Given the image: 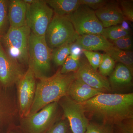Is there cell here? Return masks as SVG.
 I'll use <instances>...</instances> for the list:
<instances>
[{"instance_id": "obj_7", "label": "cell", "mask_w": 133, "mask_h": 133, "mask_svg": "<svg viewBox=\"0 0 133 133\" xmlns=\"http://www.w3.org/2000/svg\"><path fill=\"white\" fill-rule=\"evenodd\" d=\"M65 17L71 22L79 35H101L104 28L95 10L85 5H80L76 11Z\"/></svg>"}, {"instance_id": "obj_24", "label": "cell", "mask_w": 133, "mask_h": 133, "mask_svg": "<svg viewBox=\"0 0 133 133\" xmlns=\"http://www.w3.org/2000/svg\"><path fill=\"white\" fill-rule=\"evenodd\" d=\"M109 41L119 49L125 51H132V50L133 39L131 34L115 41Z\"/></svg>"}, {"instance_id": "obj_14", "label": "cell", "mask_w": 133, "mask_h": 133, "mask_svg": "<svg viewBox=\"0 0 133 133\" xmlns=\"http://www.w3.org/2000/svg\"><path fill=\"white\" fill-rule=\"evenodd\" d=\"M74 43L83 50L90 51H102L105 52L114 46L102 35L96 34L79 35Z\"/></svg>"}, {"instance_id": "obj_2", "label": "cell", "mask_w": 133, "mask_h": 133, "mask_svg": "<svg viewBox=\"0 0 133 133\" xmlns=\"http://www.w3.org/2000/svg\"><path fill=\"white\" fill-rule=\"evenodd\" d=\"M76 78V72L62 74L59 69L52 76L39 79L28 116L35 113L50 103L58 102L62 98L67 96L69 87Z\"/></svg>"}, {"instance_id": "obj_19", "label": "cell", "mask_w": 133, "mask_h": 133, "mask_svg": "<svg viewBox=\"0 0 133 133\" xmlns=\"http://www.w3.org/2000/svg\"><path fill=\"white\" fill-rule=\"evenodd\" d=\"M115 62L122 64L128 67L133 73V52L132 51H125L111 46L105 52Z\"/></svg>"}, {"instance_id": "obj_30", "label": "cell", "mask_w": 133, "mask_h": 133, "mask_svg": "<svg viewBox=\"0 0 133 133\" xmlns=\"http://www.w3.org/2000/svg\"><path fill=\"white\" fill-rule=\"evenodd\" d=\"M115 126L114 133H133V118L125 120Z\"/></svg>"}, {"instance_id": "obj_21", "label": "cell", "mask_w": 133, "mask_h": 133, "mask_svg": "<svg viewBox=\"0 0 133 133\" xmlns=\"http://www.w3.org/2000/svg\"><path fill=\"white\" fill-rule=\"evenodd\" d=\"M131 34L123 29L119 24L104 28L101 35L109 41L117 40Z\"/></svg>"}, {"instance_id": "obj_26", "label": "cell", "mask_w": 133, "mask_h": 133, "mask_svg": "<svg viewBox=\"0 0 133 133\" xmlns=\"http://www.w3.org/2000/svg\"><path fill=\"white\" fill-rule=\"evenodd\" d=\"M80 60H75L69 55L60 69L61 73L66 74L77 72L80 66Z\"/></svg>"}, {"instance_id": "obj_28", "label": "cell", "mask_w": 133, "mask_h": 133, "mask_svg": "<svg viewBox=\"0 0 133 133\" xmlns=\"http://www.w3.org/2000/svg\"><path fill=\"white\" fill-rule=\"evenodd\" d=\"M85 133H114V130L110 126L89 123Z\"/></svg>"}, {"instance_id": "obj_33", "label": "cell", "mask_w": 133, "mask_h": 133, "mask_svg": "<svg viewBox=\"0 0 133 133\" xmlns=\"http://www.w3.org/2000/svg\"><path fill=\"white\" fill-rule=\"evenodd\" d=\"M83 50L79 46L74 43L71 48L70 56L75 60L79 61Z\"/></svg>"}, {"instance_id": "obj_34", "label": "cell", "mask_w": 133, "mask_h": 133, "mask_svg": "<svg viewBox=\"0 0 133 133\" xmlns=\"http://www.w3.org/2000/svg\"><path fill=\"white\" fill-rule=\"evenodd\" d=\"M119 25L124 30L129 31V32H131V31H130L131 28H130V25H129L128 21L125 20H124L120 24H119Z\"/></svg>"}, {"instance_id": "obj_12", "label": "cell", "mask_w": 133, "mask_h": 133, "mask_svg": "<svg viewBox=\"0 0 133 133\" xmlns=\"http://www.w3.org/2000/svg\"><path fill=\"white\" fill-rule=\"evenodd\" d=\"M76 76L91 87L102 92L111 90L109 80L94 70L85 59H80V66Z\"/></svg>"}, {"instance_id": "obj_18", "label": "cell", "mask_w": 133, "mask_h": 133, "mask_svg": "<svg viewBox=\"0 0 133 133\" xmlns=\"http://www.w3.org/2000/svg\"><path fill=\"white\" fill-rule=\"evenodd\" d=\"M55 14L66 16L71 14L81 5L79 0H46Z\"/></svg>"}, {"instance_id": "obj_5", "label": "cell", "mask_w": 133, "mask_h": 133, "mask_svg": "<svg viewBox=\"0 0 133 133\" xmlns=\"http://www.w3.org/2000/svg\"><path fill=\"white\" fill-rule=\"evenodd\" d=\"M79 35L66 17L54 15L49 24L45 37L47 44L53 49L67 43H74Z\"/></svg>"}, {"instance_id": "obj_20", "label": "cell", "mask_w": 133, "mask_h": 133, "mask_svg": "<svg viewBox=\"0 0 133 133\" xmlns=\"http://www.w3.org/2000/svg\"><path fill=\"white\" fill-rule=\"evenodd\" d=\"M73 43H67L52 49V59L57 66H62L70 54Z\"/></svg>"}, {"instance_id": "obj_31", "label": "cell", "mask_w": 133, "mask_h": 133, "mask_svg": "<svg viewBox=\"0 0 133 133\" xmlns=\"http://www.w3.org/2000/svg\"><path fill=\"white\" fill-rule=\"evenodd\" d=\"M68 129V122L63 120L52 125L45 133H66Z\"/></svg>"}, {"instance_id": "obj_4", "label": "cell", "mask_w": 133, "mask_h": 133, "mask_svg": "<svg viewBox=\"0 0 133 133\" xmlns=\"http://www.w3.org/2000/svg\"><path fill=\"white\" fill-rule=\"evenodd\" d=\"M31 31L28 26L9 28L1 42L4 50L12 59L20 64H28L29 40Z\"/></svg>"}, {"instance_id": "obj_3", "label": "cell", "mask_w": 133, "mask_h": 133, "mask_svg": "<svg viewBox=\"0 0 133 133\" xmlns=\"http://www.w3.org/2000/svg\"><path fill=\"white\" fill-rule=\"evenodd\" d=\"M52 50L48 46L45 36H38L31 32L29 40V67L32 70L36 78L48 77L51 69Z\"/></svg>"}, {"instance_id": "obj_10", "label": "cell", "mask_w": 133, "mask_h": 133, "mask_svg": "<svg viewBox=\"0 0 133 133\" xmlns=\"http://www.w3.org/2000/svg\"><path fill=\"white\" fill-rule=\"evenodd\" d=\"M36 79L33 71L28 67L24 75L17 83L19 114L22 118L28 115L33 104L36 85Z\"/></svg>"}, {"instance_id": "obj_27", "label": "cell", "mask_w": 133, "mask_h": 133, "mask_svg": "<svg viewBox=\"0 0 133 133\" xmlns=\"http://www.w3.org/2000/svg\"><path fill=\"white\" fill-rule=\"evenodd\" d=\"M83 52L87 58L89 64L94 70H97L102 58V54L96 51L83 50Z\"/></svg>"}, {"instance_id": "obj_9", "label": "cell", "mask_w": 133, "mask_h": 133, "mask_svg": "<svg viewBox=\"0 0 133 133\" xmlns=\"http://www.w3.org/2000/svg\"><path fill=\"white\" fill-rule=\"evenodd\" d=\"M73 133H85L89 124L83 107L80 103L69 96L62 98L58 102Z\"/></svg>"}, {"instance_id": "obj_25", "label": "cell", "mask_w": 133, "mask_h": 133, "mask_svg": "<svg viewBox=\"0 0 133 133\" xmlns=\"http://www.w3.org/2000/svg\"><path fill=\"white\" fill-rule=\"evenodd\" d=\"M118 1L125 20L132 22L133 1L132 0H122Z\"/></svg>"}, {"instance_id": "obj_17", "label": "cell", "mask_w": 133, "mask_h": 133, "mask_svg": "<svg viewBox=\"0 0 133 133\" xmlns=\"http://www.w3.org/2000/svg\"><path fill=\"white\" fill-rule=\"evenodd\" d=\"M132 75L127 66L118 63L110 75L109 81L111 88H119L131 85Z\"/></svg>"}, {"instance_id": "obj_16", "label": "cell", "mask_w": 133, "mask_h": 133, "mask_svg": "<svg viewBox=\"0 0 133 133\" xmlns=\"http://www.w3.org/2000/svg\"><path fill=\"white\" fill-rule=\"evenodd\" d=\"M28 5L24 0L9 1L8 16L10 27L19 28L26 25Z\"/></svg>"}, {"instance_id": "obj_32", "label": "cell", "mask_w": 133, "mask_h": 133, "mask_svg": "<svg viewBox=\"0 0 133 133\" xmlns=\"http://www.w3.org/2000/svg\"><path fill=\"white\" fill-rule=\"evenodd\" d=\"M80 5H85L93 10H97L103 6L108 1L106 0H79Z\"/></svg>"}, {"instance_id": "obj_15", "label": "cell", "mask_w": 133, "mask_h": 133, "mask_svg": "<svg viewBox=\"0 0 133 133\" xmlns=\"http://www.w3.org/2000/svg\"><path fill=\"white\" fill-rule=\"evenodd\" d=\"M102 93L103 92L91 87L76 78L69 87L67 96L76 102L81 103Z\"/></svg>"}, {"instance_id": "obj_8", "label": "cell", "mask_w": 133, "mask_h": 133, "mask_svg": "<svg viewBox=\"0 0 133 133\" xmlns=\"http://www.w3.org/2000/svg\"><path fill=\"white\" fill-rule=\"evenodd\" d=\"M58 102L50 103L34 114L22 118L29 133H43L52 126L57 112Z\"/></svg>"}, {"instance_id": "obj_6", "label": "cell", "mask_w": 133, "mask_h": 133, "mask_svg": "<svg viewBox=\"0 0 133 133\" xmlns=\"http://www.w3.org/2000/svg\"><path fill=\"white\" fill-rule=\"evenodd\" d=\"M26 25L31 32L38 36H45L54 12L45 1L35 0L27 4Z\"/></svg>"}, {"instance_id": "obj_1", "label": "cell", "mask_w": 133, "mask_h": 133, "mask_svg": "<svg viewBox=\"0 0 133 133\" xmlns=\"http://www.w3.org/2000/svg\"><path fill=\"white\" fill-rule=\"evenodd\" d=\"M85 114L112 126L133 118V94L102 93L80 103Z\"/></svg>"}, {"instance_id": "obj_29", "label": "cell", "mask_w": 133, "mask_h": 133, "mask_svg": "<svg viewBox=\"0 0 133 133\" xmlns=\"http://www.w3.org/2000/svg\"><path fill=\"white\" fill-rule=\"evenodd\" d=\"M9 105L7 100L0 94V124L9 117L10 111Z\"/></svg>"}, {"instance_id": "obj_13", "label": "cell", "mask_w": 133, "mask_h": 133, "mask_svg": "<svg viewBox=\"0 0 133 133\" xmlns=\"http://www.w3.org/2000/svg\"><path fill=\"white\" fill-rule=\"evenodd\" d=\"M95 12L104 28L118 25L125 20L118 1H108Z\"/></svg>"}, {"instance_id": "obj_35", "label": "cell", "mask_w": 133, "mask_h": 133, "mask_svg": "<svg viewBox=\"0 0 133 133\" xmlns=\"http://www.w3.org/2000/svg\"><path fill=\"white\" fill-rule=\"evenodd\" d=\"M1 37H0V41H1Z\"/></svg>"}, {"instance_id": "obj_23", "label": "cell", "mask_w": 133, "mask_h": 133, "mask_svg": "<svg viewBox=\"0 0 133 133\" xmlns=\"http://www.w3.org/2000/svg\"><path fill=\"white\" fill-rule=\"evenodd\" d=\"M9 1L0 0V37L5 35L8 24L9 23L8 16Z\"/></svg>"}, {"instance_id": "obj_22", "label": "cell", "mask_w": 133, "mask_h": 133, "mask_svg": "<svg viewBox=\"0 0 133 133\" xmlns=\"http://www.w3.org/2000/svg\"><path fill=\"white\" fill-rule=\"evenodd\" d=\"M115 62L108 54H102V59L98 67L100 74L105 77L110 76L115 67Z\"/></svg>"}, {"instance_id": "obj_11", "label": "cell", "mask_w": 133, "mask_h": 133, "mask_svg": "<svg viewBox=\"0 0 133 133\" xmlns=\"http://www.w3.org/2000/svg\"><path fill=\"white\" fill-rule=\"evenodd\" d=\"M24 73L21 64L7 54L0 41V85L4 88L13 86Z\"/></svg>"}]
</instances>
